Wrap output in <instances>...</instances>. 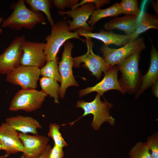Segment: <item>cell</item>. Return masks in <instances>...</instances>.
Listing matches in <instances>:
<instances>
[{"label":"cell","mask_w":158,"mask_h":158,"mask_svg":"<svg viewBox=\"0 0 158 158\" xmlns=\"http://www.w3.org/2000/svg\"><path fill=\"white\" fill-rule=\"evenodd\" d=\"M141 52H135L117 65L118 71L121 73L119 81L126 92H134L139 83V61Z\"/></svg>","instance_id":"277c9868"},{"label":"cell","mask_w":158,"mask_h":158,"mask_svg":"<svg viewBox=\"0 0 158 158\" xmlns=\"http://www.w3.org/2000/svg\"><path fill=\"white\" fill-rule=\"evenodd\" d=\"M59 129V126L58 124L56 123H50L48 135L52 138L54 142V145L63 148L68 145L62 137Z\"/></svg>","instance_id":"4316f807"},{"label":"cell","mask_w":158,"mask_h":158,"mask_svg":"<svg viewBox=\"0 0 158 158\" xmlns=\"http://www.w3.org/2000/svg\"><path fill=\"white\" fill-rule=\"evenodd\" d=\"M146 142L137 143L130 151V158H152Z\"/></svg>","instance_id":"484cf974"},{"label":"cell","mask_w":158,"mask_h":158,"mask_svg":"<svg viewBox=\"0 0 158 158\" xmlns=\"http://www.w3.org/2000/svg\"><path fill=\"white\" fill-rule=\"evenodd\" d=\"M79 36H83L85 37L93 38L102 42L104 45L108 46L114 44L118 46L124 45L132 41L130 35H122L115 33L112 31H106L101 30L99 32H92L82 28L76 30Z\"/></svg>","instance_id":"2e32d148"},{"label":"cell","mask_w":158,"mask_h":158,"mask_svg":"<svg viewBox=\"0 0 158 158\" xmlns=\"http://www.w3.org/2000/svg\"><path fill=\"white\" fill-rule=\"evenodd\" d=\"M40 84L42 90L53 97L55 103H59L60 86L57 81L51 78L42 77L40 79Z\"/></svg>","instance_id":"603a6c76"},{"label":"cell","mask_w":158,"mask_h":158,"mask_svg":"<svg viewBox=\"0 0 158 158\" xmlns=\"http://www.w3.org/2000/svg\"><path fill=\"white\" fill-rule=\"evenodd\" d=\"M3 18L2 17H0V24L2 23L3 21ZM2 32V30L1 28H0V34Z\"/></svg>","instance_id":"836d02e7"},{"label":"cell","mask_w":158,"mask_h":158,"mask_svg":"<svg viewBox=\"0 0 158 158\" xmlns=\"http://www.w3.org/2000/svg\"><path fill=\"white\" fill-rule=\"evenodd\" d=\"M51 148V146L48 145L41 154L37 158H47L50 150ZM20 158H29L23 154L20 157Z\"/></svg>","instance_id":"4dcf8cb0"},{"label":"cell","mask_w":158,"mask_h":158,"mask_svg":"<svg viewBox=\"0 0 158 158\" xmlns=\"http://www.w3.org/2000/svg\"><path fill=\"white\" fill-rule=\"evenodd\" d=\"M79 1V0H54L52 1L54 6L61 10H64L66 8H70L71 9Z\"/></svg>","instance_id":"f1b7e54d"},{"label":"cell","mask_w":158,"mask_h":158,"mask_svg":"<svg viewBox=\"0 0 158 158\" xmlns=\"http://www.w3.org/2000/svg\"><path fill=\"white\" fill-rule=\"evenodd\" d=\"M11 8L13 11L8 18L3 20L2 28L8 27L17 30L22 28L30 29L38 24H46L45 18L42 14L27 8L24 0H19L12 4Z\"/></svg>","instance_id":"6da1fadb"},{"label":"cell","mask_w":158,"mask_h":158,"mask_svg":"<svg viewBox=\"0 0 158 158\" xmlns=\"http://www.w3.org/2000/svg\"><path fill=\"white\" fill-rule=\"evenodd\" d=\"M87 51L84 54L73 58V67H79L81 63L92 73V74L99 79L102 73H104L112 68L104 61L103 58L94 54L93 50L94 43L91 38L85 37Z\"/></svg>","instance_id":"52a82bcc"},{"label":"cell","mask_w":158,"mask_h":158,"mask_svg":"<svg viewBox=\"0 0 158 158\" xmlns=\"http://www.w3.org/2000/svg\"><path fill=\"white\" fill-rule=\"evenodd\" d=\"M19 137L23 146V154L29 158H37L40 156L49 141L47 137L37 134L30 135L19 133Z\"/></svg>","instance_id":"9a60e30c"},{"label":"cell","mask_w":158,"mask_h":158,"mask_svg":"<svg viewBox=\"0 0 158 158\" xmlns=\"http://www.w3.org/2000/svg\"><path fill=\"white\" fill-rule=\"evenodd\" d=\"M40 75L39 68L20 65L7 75L6 80L22 89H35Z\"/></svg>","instance_id":"8fae6325"},{"label":"cell","mask_w":158,"mask_h":158,"mask_svg":"<svg viewBox=\"0 0 158 158\" xmlns=\"http://www.w3.org/2000/svg\"><path fill=\"white\" fill-rule=\"evenodd\" d=\"M9 156V155L6 154L5 155L1 156L0 157V158H5Z\"/></svg>","instance_id":"e575fe53"},{"label":"cell","mask_w":158,"mask_h":158,"mask_svg":"<svg viewBox=\"0 0 158 158\" xmlns=\"http://www.w3.org/2000/svg\"><path fill=\"white\" fill-rule=\"evenodd\" d=\"M139 19V17L133 15L116 16L105 23L104 28L108 31H112L114 29L121 30L126 35H129L134 31Z\"/></svg>","instance_id":"d6986e66"},{"label":"cell","mask_w":158,"mask_h":158,"mask_svg":"<svg viewBox=\"0 0 158 158\" xmlns=\"http://www.w3.org/2000/svg\"><path fill=\"white\" fill-rule=\"evenodd\" d=\"M58 59L57 57L54 60L47 61L46 63L40 68V75L60 82L61 78L58 69Z\"/></svg>","instance_id":"cb8c5ba5"},{"label":"cell","mask_w":158,"mask_h":158,"mask_svg":"<svg viewBox=\"0 0 158 158\" xmlns=\"http://www.w3.org/2000/svg\"><path fill=\"white\" fill-rule=\"evenodd\" d=\"M101 96L97 94L95 99L90 102H86L83 100L78 101L76 106L83 109L84 112L82 117L90 114L93 115L91 125L95 130H99L104 122H108L112 126L114 125L115 123L114 118L110 114V110L113 105L106 100L102 101Z\"/></svg>","instance_id":"3957f363"},{"label":"cell","mask_w":158,"mask_h":158,"mask_svg":"<svg viewBox=\"0 0 158 158\" xmlns=\"http://www.w3.org/2000/svg\"><path fill=\"white\" fill-rule=\"evenodd\" d=\"M0 142L1 150H4L6 154L23 152V146L19 133L6 122L0 126Z\"/></svg>","instance_id":"5bb4252c"},{"label":"cell","mask_w":158,"mask_h":158,"mask_svg":"<svg viewBox=\"0 0 158 158\" xmlns=\"http://www.w3.org/2000/svg\"><path fill=\"white\" fill-rule=\"evenodd\" d=\"M145 47L144 39L140 37L119 48H111L104 44L101 47L100 50L104 61L113 67L118 65L135 52L141 51Z\"/></svg>","instance_id":"9c48e42d"},{"label":"cell","mask_w":158,"mask_h":158,"mask_svg":"<svg viewBox=\"0 0 158 158\" xmlns=\"http://www.w3.org/2000/svg\"><path fill=\"white\" fill-rule=\"evenodd\" d=\"M25 41L23 35L16 37L0 55V74L7 75L21 65L22 46Z\"/></svg>","instance_id":"30bf717a"},{"label":"cell","mask_w":158,"mask_h":158,"mask_svg":"<svg viewBox=\"0 0 158 158\" xmlns=\"http://www.w3.org/2000/svg\"><path fill=\"white\" fill-rule=\"evenodd\" d=\"M149 150L151 151L152 158H158V136L155 133L147 138V142Z\"/></svg>","instance_id":"83f0119b"},{"label":"cell","mask_w":158,"mask_h":158,"mask_svg":"<svg viewBox=\"0 0 158 158\" xmlns=\"http://www.w3.org/2000/svg\"><path fill=\"white\" fill-rule=\"evenodd\" d=\"M1 150V143L0 142V150Z\"/></svg>","instance_id":"d590c367"},{"label":"cell","mask_w":158,"mask_h":158,"mask_svg":"<svg viewBox=\"0 0 158 158\" xmlns=\"http://www.w3.org/2000/svg\"><path fill=\"white\" fill-rule=\"evenodd\" d=\"M152 91L154 95L156 97H158V81L154 83L151 86Z\"/></svg>","instance_id":"1f68e13d"},{"label":"cell","mask_w":158,"mask_h":158,"mask_svg":"<svg viewBox=\"0 0 158 158\" xmlns=\"http://www.w3.org/2000/svg\"><path fill=\"white\" fill-rule=\"evenodd\" d=\"M152 45L149 68L142 77L140 85L135 95L136 98L140 96L145 90L158 81V52L152 43Z\"/></svg>","instance_id":"e0dca14e"},{"label":"cell","mask_w":158,"mask_h":158,"mask_svg":"<svg viewBox=\"0 0 158 158\" xmlns=\"http://www.w3.org/2000/svg\"><path fill=\"white\" fill-rule=\"evenodd\" d=\"M73 44L67 41L64 46V49L61 61L58 63V69L61 78L59 96L63 99L67 89L71 86H78L79 85L73 76L72 67L73 59L71 55Z\"/></svg>","instance_id":"ba28073f"},{"label":"cell","mask_w":158,"mask_h":158,"mask_svg":"<svg viewBox=\"0 0 158 158\" xmlns=\"http://www.w3.org/2000/svg\"><path fill=\"white\" fill-rule=\"evenodd\" d=\"M119 4L121 13L139 18L141 11L139 8L138 0H122Z\"/></svg>","instance_id":"d4e9b609"},{"label":"cell","mask_w":158,"mask_h":158,"mask_svg":"<svg viewBox=\"0 0 158 158\" xmlns=\"http://www.w3.org/2000/svg\"><path fill=\"white\" fill-rule=\"evenodd\" d=\"M45 43L25 41L22 46L21 65L35 66L41 68L47 60L44 53Z\"/></svg>","instance_id":"7c38bea8"},{"label":"cell","mask_w":158,"mask_h":158,"mask_svg":"<svg viewBox=\"0 0 158 158\" xmlns=\"http://www.w3.org/2000/svg\"><path fill=\"white\" fill-rule=\"evenodd\" d=\"M151 28L158 29V16L144 12L139 19L134 31L130 35L131 40H136L140 34Z\"/></svg>","instance_id":"ffe728a7"},{"label":"cell","mask_w":158,"mask_h":158,"mask_svg":"<svg viewBox=\"0 0 158 158\" xmlns=\"http://www.w3.org/2000/svg\"><path fill=\"white\" fill-rule=\"evenodd\" d=\"M73 38L85 42L79 37L77 32H73L70 30L68 22L65 20L54 23L51 27L50 34L45 38L46 43H45L44 53L47 62L55 60L61 47L67 40Z\"/></svg>","instance_id":"7a4b0ae2"},{"label":"cell","mask_w":158,"mask_h":158,"mask_svg":"<svg viewBox=\"0 0 158 158\" xmlns=\"http://www.w3.org/2000/svg\"><path fill=\"white\" fill-rule=\"evenodd\" d=\"M153 8L155 12L156 13H157V15H158V2L157 3V1L156 2H155L154 1H152L151 2Z\"/></svg>","instance_id":"d6a6232c"},{"label":"cell","mask_w":158,"mask_h":158,"mask_svg":"<svg viewBox=\"0 0 158 158\" xmlns=\"http://www.w3.org/2000/svg\"><path fill=\"white\" fill-rule=\"evenodd\" d=\"M118 71L117 66H114L105 72L103 79L93 86L81 90L79 91L80 97L92 92H96L101 96L105 92L111 90H115L125 94L126 92L124 87L120 84L118 79Z\"/></svg>","instance_id":"4fadbf2b"},{"label":"cell","mask_w":158,"mask_h":158,"mask_svg":"<svg viewBox=\"0 0 158 158\" xmlns=\"http://www.w3.org/2000/svg\"><path fill=\"white\" fill-rule=\"evenodd\" d=\"M5 122L17 131L24 134H37V129L42 128L37 120L30 116L19 115L7 118Z\"/></svg>","instance_id":"ac0fdd59"},{"label":"cell","mask_w":158,"mask_h":158,"mask_svg":"<svg viewBox=\"0 0 158 158\" xmlns=\"http://www.w3.org/2000/svg\"><path fill=\"white\" fill-rule=\"evenodd\" d=\"M47 95L42 90L36 89H22L15 94L9 107L10 111L23 110L27 112L40 108Z\"/></svg>","instance_id":"5b68a950"},{"label":"cell","mask_w":158,"mask_h":158,"mask_svg":"<svg viewBox=\"0 0 158 158\" xmlns=\"http://www.w3.org/2000/svg\"><path fill=\"white\" fill-rule=\"evenodd\" d=\"M24 2L29 6V9L35 12L41 11L46 15L51 27L54 24L51 16L50 9L52 2L49 0H25Z\"/></svg>","instance_id":"7402d4cb"},{"label":"cell","mask_w":158,"mask_h":158,"mask_svg":"<svg viewBox=\"0 0 158 158\" xmlns=\"http://www.w3.org/2000/svg\"><path fill=\"white\" fill-rule=\"evenodd\" d=\"M96 10L92 0H83L74 6L71 10H58L57 13L60 16L66 15L72 18V21H68L71 31L82 28L91 32L94 28L89 25L87 21Z\"/></svg>","instance_id":"8992f818"},{"label":"cell","mask_w":158,"mask_h":158,"mask_svg":"<svg viewBox=\"0 0 158 158\" xmlns=\"http://www.w3.org/2000/svg\"><path fill=\"white\" fill-rule=\"evenodd\" d=\"M121 14L119 3L116 2L107 8L96 9L91 16L88 24L93 27L102 18L108 17H116Z\"/></svg>","instance_id":"44dd1931"},{"label":"cell","mask_w":158,"mask_h":158,"mask_svg":"<svg viewBox=\"0 0 158 158\" xmlns=\"http://www.w3.org/2000/svg\"><path fill=\"white\" fill-rule=\"evenodd\" d=\"M64 156L63 148L54 145L51 149L47 158H63Z\"/></svg>","instance_id":"f546056e"}]
</instances>
